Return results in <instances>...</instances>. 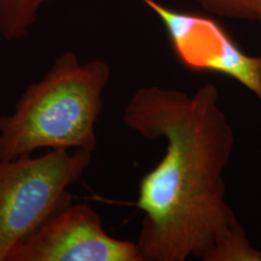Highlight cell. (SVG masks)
Instances as JSON below:
<instances>
[{"instance_id": "obj_1", "label": "cell", "mask_w": 261, "mask_h": 261, "mask_svg": "<svg viewBox=\"0 0 261 261\" xmlns=\"http://www.w3.org/2000/svg\"><path fill=\"white\" fill-rule=\"evenodd\" d=\"M122 121L149 140L163 138L165 155L139 184L143 261H261L226 202L224 172L234 135L205 84L194 94L149 86L132 94Z\"/></svg>"}, {"instance_id": "obj_2", "label": "cell", "mask_w": 261, "mask_h": 261, "mask_svg": "<svg viewBox=\"0 0 261 261\" xmlns=\"http://www.w3.org/2000/svg\"><path fill=\"white\" fill-rule=\"evenodd\" d=\"M109 79L107 62L83 63L73 51L61 54L41 80L27 86L12 113L0 116V161L41 149L93 151Z\"/></svg>"}, {"instance_id": "obj_3", "label": "cell", "mask_w": 261, "mask_h": 261, "mask_svg": "<svg viewBox=\"0 0 261 261\" xmlns=\"http://www.w3.org/2000/svg\"><path fill=\"white\" fill-rule=\"evenodd\" d=\"M92 161L84 149L48 150L0 161V261L64 205Z\"/></svg>"}, {"instance_id": "obj_4", "label": "cell", "mask_w": 261, "mask_h": 261, "mask_svg": "<svg viewBox=\"0 0 261 261\" xmlns=\"http://www.w3.org/2000/svg\"><path fill=\"white\" fill-rule=\"evenodd\" d=\"M8 261H143L136 242L106 232L87 204H67L12 250Z\"/></svg>"}, {"instance_id": "obj_5", "label": "cell", "mask_w": 261, "mask_h": 261, "mask_svg": "<svg viewBox=\"0 0 261 261\" xmlns=\"http://www.w3.org/2000/svg\"><path fill=\"white\" fill-rule=\"evenodd\" d=\"M167 29L175 56L197 73L226 75L261 100V57L243 52L221 25L208 16L169 9L156 0H140Z\"/></svg>"}, {"instance_id": "obj_6", "label": "cell", "mask_w": 261, "mask_h": 261, "mask_svg": "<svg viewBox=\"0 0 261 261\" xmlns=\"http://www.w3.org/2000/svg\"><path fill=\"white\" fill-rule=\"evenodd\" d=\"M50 0H0V35L8 41L27 37L41 6Z\"/></svg>"}, {"instance_id": "obj_7", "label": "cell", "mask_w": 261, "mask_h": 261, "mask_svg": "<svg viewBox=\"0 0 261 261\" xmlns=\"http://www.w3.org/2000/svg\"><path fill=\"white\" fill-rule=\"evenodd\" d=\"M210 14L261 22V0H196Z\"/></svg>"}]
</instances>
